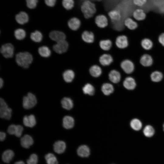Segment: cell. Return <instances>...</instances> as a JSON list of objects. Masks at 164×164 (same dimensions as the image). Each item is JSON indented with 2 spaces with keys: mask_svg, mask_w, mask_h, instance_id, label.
<instances>
[{
  "mask_svg": "<svg viewBox=\"0 0 164 164\" xmlns=\"http://www.w3.org/2000/svg\"><path fill=\"white\" fill-rule=\"evenodd\" d=\"M62 4L63 8L67 10L72 9L74 7V0H62Z\"/></svg>",
  "mask_w": 164,
  "mask_h": 164,
  "instance_id": "37",
  "label": "cell"
},
{
  "mask_svg": "<svg viewBox=\"0 0 164 164\" xmlns=\"http://www.w3.org/2000/svg\"><path fill=\"white\" fill-rule=\"evenodd\" d=\"M74 120L71 116H66L63 118V126L66 129H70L72 128L74 126Z\"/></svg>",
  "mask_w": 164,
  "mask_h": 164,
  "instance_id": "22",
  "label": "cell"
},
{
  "mask_svg": "<svg viewBox=\"0 0 164 164\" xmlns=\"http://www.w3.org/2000/svg\"><path fill=\"white\" fill-rule=\"evenodd\" d=\"M146 13L142 9L138 8L135 9L132 14L133 19L137 21L144 20L146 18Z\"/></svg>",
  "mask_w": 164,
  "mask_h": 164,
  "instance_id": "11",
  "label": "cell"
},
{
  "mask_svg": "<svg viewBox=\"0 0 164 164\" xmlns=\"http://www.w3.org/2000/svg\"><path fill=\"white\" fill-rule=\"evenodd\" d=\"M95 22L97 26L101 28H104L108 25V18L104 14H99L97 15L95 18Z\"/></svg>",
  "mask_w": 164,
  "mask_h": 164,
  "instance_id": "7",
  "label": "cell"
},
{
  "mask_svg": "<svg viewBox=\"0 0 164 164\" xmlns=\"http://www.w3.org/2000/svg\"><path fill=\"white\" fill-rule=\"evenodd\" d=\"M143 132L145 136L150 137L154 135L155 131L152 126L150 125H147L144 128Z\"/></svg>",
  "mask_w": 164,
  "mask_h": 164,
  "instance_id": "41",
  "label": "cell"
},
{
  "mask_svg": "<svg viewBox=\"0 0 164 164\" xmlns=\"http://www.w3.org/2000/svg\"><path fill=\"white\" fill-rule=\"evenodd\" d=\"M123 85L126 89L128 90H133L136 86V83L133 78L131 77H128L124 80Z\"/></svg>",
  "mask_w": 164,
  "mask_h": 164,
  "instance_id": "18",
  "label": "cell"
},
{
  "mask_svg": "<svg viewBox=\"0 0 164 164\" xmlns=\"http://www.w3.org/2000/svg\"><path fill=\"white\" fill-rule=\"evenodd\" d=\"M33 142L34 141L32 137L27 134L24 135L20 139L21 146L26 149L29 148L33 144Z\"/></svg>",
  "mask_w": 164,
  "mask_h": 164,
  "instance_id": "15",
  "label": "cell"
},
{
  "mask_svg": "<svg viewBox=\"0 0 164 164\" xmlns=\"http://www.w3.org/2000/svg\"><path fill=\"white\" fill-rule=\"evenodd\" d=\"M67 25L70 29L72 31H76L80 28L81 22L78 18L77 17H73L68 20Z\"/></svg>",
  "mask_w": 164,
  "mask_h": 164,
  "instance_id": "8",
  "label": "cell"
},
{
  "mask_svg": "<svg viewBox=\"0 0 164 164\" xmlns=\"http://www.w3.org/2000/svg\"><path fill=\"white\" fill-rule=\"evenodd\" d=\"M45 3L48 6L50 7L53 6L56 2V0H45Z\"/></svg>",
  "mask_w": 164,
  "mask_h": 164,
  "instance_id": "47",
  "label": "cell"
},
{
  "mask_svg": "<svg viewBox=\"0 0 164 164\" xmlns=\"http://www.w3.org/2000/svg\"><path fill=\"white\" fill-rule=\"evenodd\" d=\"M15 19L19 24H23L28 21L29 17L26 13L22 12L16 15Z\"/></svg>",
  "mask_w": 164,
  "mask_h": 164,
  "instance_id": "23",
  "label": "cell"
},
{
  "mask_svg": "<svg viewBox=\"0 0 164 164\" xmlns=\"http://www.w3.org/2000/svg\"><path fill=\"white\" fill-rule=\"evenodd\" d=\"M3 79L1 78L0 79V87L1 88L3 86Z\"/></svg>",
  "mask_w": 164,
  "mask_h": 164,
  "instance_id": "50",
  "label": "cell"
},
{
  "mask_svg": "<svg viewBox=\"0 0 164 164\" xmlns=\"http://www.w3.org/2000/svg\"><path fill=\"white\" fill-rule=\"evenodd\" d=\"M12 111L2 98L0 99V117L1 118L9 120L11 118Z\"/></svg>",
  "mask_w": 164,
  "mask_h": 164,
  "instance_id": "4",
  "label": "cell"
},
{
  "mask_svg": "<svg viewBox=\"0 0 164 164\" xmlns=\"http://www.w3.org/2000/svg\"><path fill=\"white\" fill-rule=\"evenodd\" d=\"M158 41L159 43L164 46V32L161 33L158 37Z\"/></svg>",
  "mask_w": 164,
  "mask_h": 164,
  "instance_id": "48",
  "label": "cell"
},
{
  "mask_svg": "<svg viewBox=\"0 0 164 164\" xmlns=\"http://www.w3.org/2000/svg\"><path fill=\"white\" fill-rule=\"evenodd\" d=\"M47 164H58L57 159L54 155L52 153H48L45 156Z\"/></svg>",
  "mask_w": 164,
  "mask_h": 164,
  "instance_id": "34",
  "label": "cell"
},
{
  "mask_svg": "<svg viewBox=\"0 0 164 164\" xmlns=\"http://www.w3.org/2000/svg\"><path fill=\"white\" fill-rule=\"evenodd\" d=\"M14 35L17 39L21 40L25 38L26 36V32L24 29H18L15 31Z\"/></svg>",
  "mask_w": 164,
  "mask_h": 164,
  "instance_id": "40",
  "label": "cell"
},
{
  "mask_svg": "<svg viewBox=\"0 0 164 164\" xmlns=\"http://www.w3.org/2000/svg\"><path fill=\"white\" fill-rule=\"evenodd\" d=\"M23 122L24 125L27 127L32 128L36 124V120L33 114L26 115L23 118Z\"/></svg>",
  "mask_w": 164,
  "mask_h": 164,
  "instance_id": "12",
  "label": "cell"
},
{
  "mask_svg": "<svg viewBox=\"0 0 164 164\" xmlns=\"http://www.w3.org/2000/svg\"><path fill=\"white\" fill-rule=\"evenodd\" d=\"M14 50V46L10 43H7L2 45L0 48V52L3 56L6 58L12 57Z\"/></svg>",
  "mask_w": 164,
  "mask_h": 164,
  "instance_id": "5",
  "label": "cell"
},
{
  "mask_svg": "<svg viewBox=\"0 0 164 164\" xmlns=\"http://www.w3.org/2000/svg\"><path fill=\"white\" fill-rule=\"evenodd\" d=\"M134 5L138 8H141L146 3L147 0H133Z\"/></svg>",
  "mask_w": 164,
  "mask_h": 164,
  "instance_id": "43",
  "label": "cell"
},
{
  "mask_svg": "<svg viewBox=\"0 0 164 164\" xmlns=\"http://www.w3.org/2000/svg\"><path fill=\"white\" fill-rule=\"evenodd\" d=\"M66 148V144L63 141H58L53 144V149L54 151L58 154L63 153Z\"/></svg>",
  "mask_w": 164,
  "mask_h": 164,
  "instance_id": "17",
  "label": "cell"
},
{
  "mask_svg": "<svg viewBox=\"0 0 164 164\" xmlns=\"http://www.w3.org/2000/svg\"><path fill=\"white\" fill-rule=\"evenodd\" d=\"M90 74L93 77H97L100 76L102 73V70L98 65H94L91 66L89 70Z\"/></svg>",
  "mask_w": 164,
  "mask_h": 164,
  "instance_id": "30",
  "label": "cell"
},
{
  "mask_svg": "<svg viewBox=\"0 0 164 164\" xmlns=\"http://www.w3.org/2000/svg\"><path fill=\"white\" fill-rule=\"evenodd\" d=\"M82 89L84 93L85 94L92 95L94 94V88L93 86L90 84H85L83 87Z\"/></svg>",
  "mask_w": 164,
  "mask_h": 164,
  "instance_id": "38",
  "label": "cell"
},
{
  "mask_svg": "<svg viewBox=\"0 0 164 164\" xmlns=\"http://www.w3.org/2000/svg\"><path fill=\"white\" fill-rule=\"evenodd\" d=\"M117 46L120 49H124L128 46V41L127 37L124 35L118 36L115 42Z\"/></svg>",
  "mask_w": 164,
  "mask_h": 164,
  "instance_id": "13",
  "label": "cell"
},
{
  "mask_svg": "<svg viewBox=\"0 0 164 164\" xmlns=\"http://www.w3.org/2000/svg\"><path fill=\"white\" fill-rule=\"evenodd\" d=\"M101 48L104 50H109L112 46V42L109 39L102 40L100 41L99 43Z\"/></svg>",
  "mask_w": 164,
  "mask_h": 164,
  "instance_id": "39",
  "label": "cell"
},
{
  "mask_svg": "<svg viewBox=\"0 0 164 164\" xmlns=\"http://www.w3.org/2000/svg\"><path fill=\"white\" fill-rule=\"evenodd\" d=\"M108 19H109L111 20L116 21L121 20L122 15L120 12L118 10L114 9L110 10L108 13Z\"/></svg>",
  "mask_w": 164,
  "mask_h": 164,
  "instance_id": "14",
  "label": "cell"
},
{
  "mask_svg": "<svg viewBox=\"0 0 164 164\" xmlns=\"http://www.w3.org/2000/svg\"><path fill=\"white\" fill-rule=\"evenodd\" d=\"M125 26L129 30H134L136 29L138 26V24L136 20L130 17L126 18L124 21Z\"/></svg>",
  "mask_w": 164,
  "mask_h": 164,
  "instance_id": "16",
  "label": "cell"
},
{
  "mask_svg": "<svg viewBox=\"0 0 164 164\" xmlns=\"http://www.w3.org/2000/svg\"><path fill=\"white\" fill-rule=\"evenodd\" d=\"M153 59L151 56L148 54H145L141 57L140 60V63L143 66L148 67L152 65Z\"/></svg>",
  "mask_w": 164,
  "mask_h": 164,
  "instance_id": "20",
  "label": "cell"
},
{
  "mask_svg": "<svg viewBox=\"0 0 164 164\" xmlns=\"http://www.w3.org/2000/svg\"><path fill=\"white\" fill-rule=\"evenodd\" d=\"M14 164H25V163L22 161H20L15 162Z\"/></svg>",
  "mask_w": 164,
  "mask_h": 164,
  "instance_id": "51",
  "label": "cell"
},
{
  "mask_svg": "<svg viewBox=\"0 0 164 164\" xmlns=\"http://www.w3.org/2000/svg\"><path fill=\"white\" fill-rule=\"evenodd\" d=\"M130 125L131 127L135 131L140 130L142 126L141 121L139 119L136 118L134 119L131 121Z\"/></svg>",
  "mask_w": 164,
  "mask_h": 164,
  "instance_id": "35",
  "label": "cell"
},
{
  "mask_svg": "<svg viewBox=\"0 0 164 164\" xmlns=\"http://www.w3.org/2000/svg\"><path fill=\"white\" fill-rule=\"evenodd\" d=\"M141 45L142 48L145 50H149L152 48L153 43L149 39L145 38L141 41Z\"/></svg>",
  "mask_w": 164,
  "mask_h": 164,
  "instance_id": "36",
  "label": "cell"
},
{
  "mask_svg": "<svg viewBox=\"0 0 164 164\" xmlns=\"http://www.w3.org/2000/svg\"><path fill=\"white\" fill-rule=\"evenodd\" d=\"M121 67L123 71L126 73H132L134 70V65L131 61L126 60L122 61L121 64Z\"/></svg>",
  "mask_w": 164,
  "mask_h": 164,
  "instance_id": "10",
  "label": "cell"
},
{
  "mask_svg": "<svg viewBox=\"0 0 164 164\" xmlns=\"http://www.w3.org/2000/svg\"><path fill=\"white\" fill-rule=\"evenodd\" d=\"M101 90L103 94L108 95L113 92L114 88L112 84L108 83L104 84L101 87Z\"/></svg>",
  "mask_w": 164,
  "mask_h": 164,
  "instance_id": "29",
  "label": "cell"
},
{
  "mask_svg": "<svg viewBox=\"0 0 164 164\" xmlns=\"http://www.w3.org/2000/svg\"><path fill=\"white\" fill-rule=\"evenodd\" d=\"M14 155L13 152L11 150L5 151L2 154V159L3 161L6 163H9L12 160Z\"/></svg>",
  "mask_w": 164,
  "mask_h": 164,
  "instance_id": "26",
  "label": "cell"
},
{
  "mask_svg": "<svg viewBox=\"0 0 164 164\" xmlns=\"http://www.w3.org/2000/svg\"><path fill=\"white\" fill-rule=\"evenodd\" d=\"M38 160V158L37 155L35 154H32L27 160V164H37Z\"/></svg>",
  "mask_w": 164,
  "mask_h": 164,
  "instance_id": "42",
  "label": "cell"
},
{
  "mask_svg": "<svg viewBox=\"0 0 164 164\" xmlns=\"http://www.w3.org/2000/svg\"><path fill=\"white\" fill-rule=\"evenodd\" d=\"M6 136V134L2 132H0V140L1 141H3L5 138Z\"/></svg>",
  "mask_w": 164,
  "mask_h": 164,
  "instance_id": "49",
  "label": "cell"
},
{
  "mask_svg": "<svg viewBox=\"0 0 164 164\" xmlns=\"http://www.w3.org/2000/svg\"><path fill=\"white\" fill-rule=\"evenodd\" d=\"M50 38L53 40L58 42L65 40L66 36L62 32L54 31L51 32L49 34Z\"/></svg>",
  "mask_w": 164,
  "mask_h": 164,
  "instance_id": "9",
  "label": "cell"
},
{
  "mask_svg": "<svg viewBox=\"0 0 164 164\" xmlns=\"http://www.w3.org/2000/svg\"><path fill=\"white\" fill-rule=\"evenodd\" d=\"M68 44L65 40L57 42L53 46V49L56 53L59 54H62L65 52L67 50Z\"/></svg>",
  "mask_w": 164,
  "mask_h": 164,
  "instance_id": "6",
  "label": "cell"
},
{
  "mask_svg": "<svg viewBox=\"0 0 164 164\" xmlns=\"http://www.w3.org/2000/svg\"><path fill=\"white\" fill-rule=\"evenodd\" d=\"M38 51L39 55L42 57L45 58L48 57L51 55L50 50L47 46H43L38 49Z\"/></svg>",
  "mask_w": 164,
  "mask_h": 164,
  "instance_id": "31",
  "label": "cell"
},
{
  "mask_svg": "<svg viewBox=\"0 0 164 164\" xmlns=\"http://www.w3.org/2000/svg\"><path fill=\"white\" fill-rule=\"evenodd\" d=\"M23 130V127L20 125H16V128L15 135L17 137L21 136Z\"/></svg>",
  "mask_w": 164,
  "mask_h": 164,
  "instance_id": "45",
  "label": "cell"
},
{
  "mask_svg": "<svg viewBox=\"0 0 164 164\" xmlns=\"http://www.w3.org/2000/svg\"><path fill=\"white\" fill-rule=\"evenodd\" d=\"M37 102V99L35 95L29 92L26 96L23 98L22 106L25 109H29L34 107Z\"/></svg>",
  "mask_w": 164,
  "mask_h": 164,
  "instance_id": "3",
  "label": "cell"
},
{
  "mask_svg": "<svg viewBox=\"0 0 164 164\" xmlns=\"http://www.w3.org/2000/svg\"><path fill=\"white\" fill-rule=\"evenodd\" d=\"M108 76L109 80L113 83H118L120 80L121 74L119 72L116 70H111Z\"/></svg>",
  "mask_w": 164,
  "mask_h": 164,
  "instance_id": "24",
  "label": "cell"
},
{
  "mask_svg": "<svg viewBox=\"0 0 164 164\" xmlns=\"http://www.w3.org/2000/svg\"><path fill=\"white\" fill-rule=\"evenodd\" d=\"M15 61L19 66L26 69L32 63L33 57L32 55L28 52H19L16 55Z\"/></svg>",
  "mask_w": 164,
  "mask_h": 164,
  "instance_id": "1",
  "label": "cell"
},
{
  "mask_svg": "<svg viewBox=\"0 0 164 164\" xmlns=\"http://www.w3.org/2000/svg\"><path fill=\"white\" fill-rule=\"evenodd\" d=\"M80 9L84 17L88 19L93 17L97 12L94 3L89 0H86L82 3Z\"/></svg>",
  "mask_w": 164,
  "mask_h": 164,
  "instance_id": "2",
  "label": "cell"
},
{
  "mask_svg": "<svg viewBox=\"0 0 164 164\" xmlns=\"http://www.w3.org/2000/svg\"><path fill=\"white\" fill-rule=\"evenodd\" d=\"M163 77L162 73L160 71H155L151 74L150 77L151 80L155 82H158L161 81Z\"/></svg>",
  "mask_w": 164,
  "mask_h": 164,
  "instance_id": "32",
  "label": "cell"
},
{
  "mask_svg": "<svg viewBox=\"0 0 164 164\" xmlns=\"http://www.w3.org/2000/svg\"><path fill=\"white\" fill-rule=\"evenodd\" d=\"M61 104L62 107L67 110L71 109L73 106V101L69 97L63 98L61 101Z\"/></svg>",
  "mask_w": 164,
  "mask_h": 164,
  "instance_id": "27",
  "label": "cell"
},
{
  "mask_svg": "<svg viewBox=\"0 0 164 164\" xmlns=\"http://www.w3.org/2000/svg\"><path fill=\"white\" fill-rule=\"evenodd\" d=\"M163 130L164 131V124L163 125Z\"/></svg>",
  "mask_w": 164,
  "mask_h": 164,
  "instance_id": "52",
  "label": "cell"
},
{
  "mask_svg": "<svg viewBox=\"0 0 164 164\" xmlns=\"http://www.w3.org/2000/svg\"><path fill=\"white\" fill-rule=\"evenodd\" d=\"M81 37L83 40L87 43H92L94 40V34L91 31H84L82 33Z\"/></svg>",
  "mask_w": 164,
  "mask_h": 164,
  "instance_id": "19",
  "label": "cell"
},
{
  "mask_svg": "<svg viewBox=\"0 0 164 164\" xmlns=\"http://www.w3.org/2000/svg\"><path fill=\"white\" fill-rule=\"evenodd\" d=\"M113 61V59L111 56L108 54H104L99 58L100 63L104 66L109 65Z\"/></svg>",
  "mask_w": 164,
  "mask_h": 164,
  "instance_id": "25",
  "label": "cell"
},
{
  "mask_svg": "<svg viewBox=\"0 0 164 164\" xmlns=\"http://www.w3.org/2000/svg\"><path fill=\"white\" fill-rule=\"evenodd\" d=\"M30 38L33 41L39 43L43 39V35L41 33L37 30L32 32L30 35Z\"/></svg>",
  "mask_w": 164,
  "mask_h": 164,
  "instance_id": "33",
  "label": "cell"
},
{
  "mask_svg": "<svg viewBox=\"0 0 164 164\" xmlns=\"http://www.w3.org/2000/svg\"><path fill=\"white\" fill-rule=\"evenodd\" d=\"M79 156L82 157H87L90 154V149L87 145H83L79 146L77 150Z\"/></svg>",
  "mask_w": 164,
  "mask_h": 164,
  "instance_id": "21",
  "label": "cell"
},
{
  "mask_svg": "<svg viewBox=\"0 0 164 164\" xmlns=\"http://www.w3.org/2000/svg\"><path fill=\"white\" fill-rule=\"evenodd\" d=\"M27 7L31 9L35 8L36 6L38 0H26Z\"/></svg>",
  "mask_w": 164,
  "mask_h": 164,
  "instance_id": "44",
  "label": "cell"
},
{
  "mask_svg": "<svg viewBox=\"0 0 164 164\" xmlns=\"http://www.w3.org/2000/svg\"><path fill=\"white\" fill-rule=\"evenodd\" d=\"M73 71L70 70L65 71L63 73V77L64 81L67 83H70L72 81L74 77Z\"/></svg>",
  "mask_w": 164,
  "mask_h": 164,
  "instance_id": "28",
  "label": "cell"
},
{
  "mask_svg": "<svg viewBox=\"0 0 164 164\" xmlns=\"http://www.w3.org/2000/svg\"><path fill=\"white\" fill-rule=\"evenodd\" d=\"M16 128V125L14 124H11L8 127L7 129L8 132L10 135H15Z\"/></svg>",
  "mask_w": 164,
  "mask_h": 164,
  "instance_id": "46",
  "label": "cell"
}]
</instances>
